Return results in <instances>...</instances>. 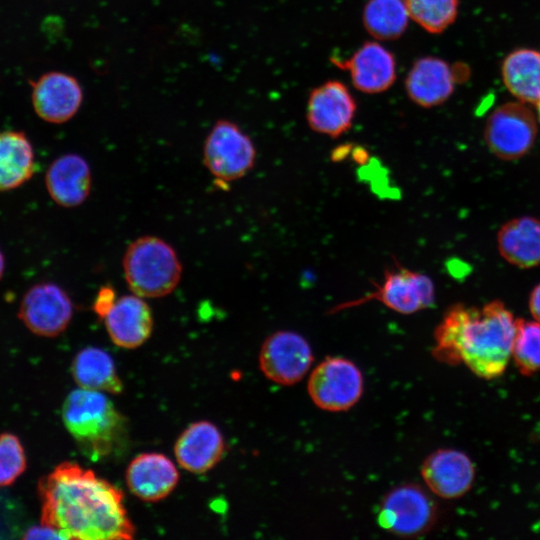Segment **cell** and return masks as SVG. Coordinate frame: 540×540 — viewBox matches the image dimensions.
<instances>
[{
  "instance_id": "obj_1",
  "label": "cell",
  "mask_w": 540,
  "mask_h": 540,
  "mask_svg": "<svg viewBox=\"0 0 540 540\" xmlns=\"http://www.w3.org/2000/svg\"><path fill=\"white\" fill-rule=\"evenodd\" d=\"M41 524L63 539H132L135 527L123 493L92 470L74 462L56 466L38 484Z\"/></svg>"
},
{
  "instance_id": "obj_2",
  "label": "cell",
  "mask_w": 540,
  "mask_h": 540,
  "mask_svg": "<svg viewBox=\"0 0 540 540\" xmlns=\"http://www.w3.org/2000/svg\"><path fill=\"white\" fill-rule=\"evenodd\" d=\"M516 321L499 300L482 307L455 304L435 329L433 356L449 365L464 363L480 378H496L512 357Z\"/></svg>"
},
{
  "instance_id": "obj_3",
  "label": "cell",
  "mask_w": 540,
  "mask_h": 540,
  "mask_svg": "<svg viewBox=\"0 0 540 540\" xmlns=\"http://www.w3.org/2000/svg\"><path fill=\"white\" fill-rule=\"evenodd\" d=\"M61 414L83 453L94 460L110 455L124 443V418L103 392L73 390L66 397Z\"/></svg>"
},
{
  "instance_id": "obj_4",
  "label": "cell",
  "mask_w": 540,
  "mask_h": 540,
  "mask_svg": "<svg viewBox=\"0 0 540 540\" xmlns=\"http://www.w3.org/2000/svg\"><path fill=\"white\" fill-rule=\"evenodd\" d=\"M122 266L130 291L143 298H160L173 292L183 270L175 249L151 235L138 237L128 245Z\"/></svg>"
},
{
  "instance_id": "obj_5",
  "label": "cell",
  "mask_w": 540,
  "mask_h": 540,
  "mask_svg": "<svg viewBox=\"0 0 540 540\" xmlns=\"http://www.w3.org/2000/svg\"><path fill=\"white\" fill-rule=\"evenodd\" d=\"M371 300H376L397 313L409 315L434 303L435 287L427 275L394 262L385 270L383 279L379 285H375V290L357 300L342 303L331 312L352 308Z\"/></svg>"
},
{
  "instance_id": "obj_6",
  "label": "cell",
  "mask_w": 540,
  "mask_h": 540,
  "mask_svg": "<svg viewBox=\"0 0 540 540\" xmlns=\"http://www.w3.org/2000/svg\"><path fill=\"white\" fill-rule=\"evenodd\" d=\"M256 149L237 124L218 120L207 135L203 146V163L222 182H232L245 176L254 166Z\"/></svg>"
},
{
  "instance_id": "obj_7",
  "label": "cell",
  "mask_w": 540,
  "mask_h": 540,
  "mask_svg": "<svg viewBox=\"0 0 540 540\" xmlns=\"http://www.w3.org/2000/svg\"><path fill=\"white\" fill-rule=\"evenodd\" d=\"M536 135L535 116L520 101L497 107L487 119L484 131L489 150L503 160L524 156L532 148Z\"/></svg>"
},
{
  "instance_id": "obj_8",
  "label": "cell",
  "mask_w": 540,
  "mask_h": 540,
  "mask_svg": "<svg viewBox=\"0 0 540 540\" xmlns=\"http://www.w3.org/2000/svg\"><path fill=\"white\" fill-rule=\"evenodd\" d=\"M437 507L430 495L416 484L392 489L384 497L378 513V524L399 536H417L435 523Z\"/></svg>"
},
{
  "instance_id": "obj_9",
  "label": "cell",
  "mask_w": 540,
  "mask_h": 540,
  "mask_svg": "<svg viewBox=\"0 0 540 540\" xmlns=\"http://www.w3.org/2000/svg\"><path fill=\"white\" fill-rule=\"evenodd\" d=\"M363 392V376L350 360L329 357L311 373L308 393L316 406L326 411H345L354 406Z\"/></svg>"
},
{
  "instance_id": "obj_10",
  "label": "cell",
  "mask_w": 540,
  "mask_h": 540,
  "mask_svg": "<svg viewBox=\"0 0 540 540\" xmlns=\"http://www.w3.org/2000/svg\"><path fill=\"white\" fill-rule=\"evenodd\" d=\"M74 306L70 296L53 282L32 285L23 295L18 317L32 333L55 337L70 324Z\"/></svg>"
},
{
  "instance_id": "obj_11",
  "label": "cell",
  "mask_w": 540,
  "mask_h": 540,
  "mask_svg": "<svg viewBox=\"0 0 540 540\" xmlns=\"http://www.w3.org/2000/svg\"><path fill=\"white\" fill-rule=\"evenodd\" d=\"M312 362L311 346L294 331L272 333L260 349L261 371L268 379L281 385H292L302 380Z\"/></svg>"
},
{
  "instance_id": "obj_12",
  "label": "cell",
  "mask_w": 540,
  "mask_h": 540,
  "mask_svg": "<svg viewBox=\"0 0 540 540\" xmlns=\"http://www.w3.org/2000/svg\"><path fill=\"white\" fill-rule=\"evenodd\" d=\"M356 111L357 104L347 86L328 80L310 92L306 118L314 132L336 138L350 129Z\"/></svg>"
},
{
  "instance_id": "obj_13",
  "label": "cell",
  "mask_w": 540,
  "mask_h": 540,
  "mask_svg": "<svg viewBox=\"0 0 540 540\" xmlns=\"http://www.w3.org/2000/svg\"><path fill=\"white\" fill-rule=\"evenodd\" d=\"M467 76L468 68L462 64L452 67L437 57H421L408 72L405 89L414 103L431 108L445 102L453 93L456 83Z\"/></svg>"
},
{
  "instance_id": "obj_14",
  "label": "cell",
  "mask_w": 540,
  "mask_h": 540,
  "mask_svg": "<svg viewBox=\"0 0 540 540\" xmlns=\"http://www.w3.org/2000/svg\"><path fill=\"white\" fill-rule=\"evenodd\" d=\"M31 101L39 118L48 123L61 124L78 112L83 92L76 78L53 71L41 75L32 83Z\"/></svg>"
},
{
  "instance_id": "obj_15",
  "label": "cell",
  "mask_w": 540,
  "mask_h": 540,
  "mask_svg": "<svg viewBox=\"0 0 540 540\" xmlns=\"http://www.w3.org/2000/svg\"><path fill=\"white\" fill-rule=\"evenodd\" d=\"M335 65L350 73L352 83L363 93L376 94L388 90L396 79L395 57L374 41L361 45L349 58H332Z\"/></svg>"
},
{
  "instance_id": "obj_16",
  "label": "cell",
  "mask_w": 540,
  "mask_h": 540,
  "mask_svg": "<svg viewBox=\"0 0 540 540\" xmlns=\"http://www.w3.org/2000/svg\"><path fill=\"white\" fill-rule=\"evenodd\" d=\"M421 474L434 494L444 499H456L470 490L475 478V468L464 452L439 449L424 460Z\"/></svg>"
},
{
  "instance_id": "obj_17",
  "label": "cell",
  "mask_w": 540,
  "mask_h": 540,
  "mask_svg": "<svg viewBox=\"0 0 540 540\" xmlns=\"http://www.w3.org/2000/svg\"><path fill=\"white\" fill-rule=\"evenodd\" d=\"M45 187L50 198L59 206L74 208L89 197L92 186L88 162L75 153L54 159L45 173Z\"/></svg>"
},
{
  "instance_id": "obj_18",
  "label": "cell",
  "mask_w": 540,
  "mask_h": 540,
  "mask_svg": "<svg viewBox=\"0 0 540 540\" xmlns=\"http://www.w3.org/2000/svg\"><path fill=\"white\" fill-rule=\"evenodd\" d=\"M125 480L137 498L156 502L166 498L176 487L179 474L174 463L160 453H142L127 466Z\"/></svg>"
},
{
  "instance_id": "obj_19",
  "label": "cell",
  "mask_w": 540,
  "mask_h": 540,
  "mask_svg": "<svg viewBox=\"0 0 540 540\" xmlns=\"http://www.w3.org/2000/svg\"><path fill=\"white\" fill-rule=\"evenodd\" d=\"M112 342L125 349H134L145 343L153 330L150 306L136 294L117 298L103 318Z\"/></svg>"
},
{
  "instance_id": "obj_20",
  "label": "cell",
  "mask_w": 540,
  "mask_h": 540,
  "mask_svg": "<svg viewBox=\"0 0 540 540\" xmlns=\"http://www.w3.org/2000/svg\"><path fill=\"white\" fill-rule=\"evenodd\" d=\"M224 448V439L217 426L209 421H198L180 434L174 445V454L183 469L200 474L220 461Z\"/></svg>"
},
{
  "instance_id": "obj_21",
  "label": "cell",
  "mask_w": 540,
  "mask_h": 540,
  "mask_svg": "<svg viewBox=\"0 0 540 540\" xmlns=\"http://www.w3.org/2000/svg\"><path fill=\"white\" fill-rule=\"evenodd\" d=\"M497 244L501 256L520 268L540 264V221L523 216L507 221L500 228Z\"/></svg>"
},
{
  "instance_id": "obj_22",
  "label": "cell",
  "mask_w": 540,
  "mask_h": 540,
  "mask_svg": "<svg viewBox=\"0 0 540 540\" xmlns=\"http://www.w3.org/2000/svg\"><path fill=\"white\" fill-rule=\"evenodd\" d=\"M36 168L33 146L22 131H0V192L28 182Z\"/></svg>"
},
{
  "instance_id": "obj_23",
  "label": "cell",
  "mask_w": 540,
  "mask_h": 540,
  "mask_svg": "<svg viewBox=\"0 0 540 540\" xmlns=\"http://www.w3.org/2000/svg\"><path fill=\"white\" fill-rule=\"evenodd\" d=\"M502 79L509 92L522 103L540 100V51L517 49L504 59Z\"/></svg>"
},
{
  "instance_id": "obj_24",
  "label": "cell",
  "mask_w": 540,
  "mask_h": 540,
  "mask_svg": "<svg viewBox=\"0 0 540 540\" xmlns=\"http://www.w3.org/2000/svg\"><path fill=\"white\" fill-rule=\"evenodd\" d=\"M72 374L80 388L112 394L123 389L111 355L98 347H86L75 355Z\"/></svg>"
},
{
  "instance_id": "obj_25",
  "label": "cell",
  "mask_w": 540,
  "mask_h": 540,
  "mask_svg": "<svg viewBox=\"0 0 540 540\" xmlns=\"http://www.w3.org/2000/svg\"><path fill=\"white\" fill-rule=\"evenodd\" d=\"M409 18L404 0H369L363 10L364 27L378 40L402 36Z\"/></svg>"
},
{
  "instance_id": "obj_26",
  "label": "cell",
  "mask_w": 540,
  "mask_h": 540,
  "mask_svg": "<svg viewBox=\"0 0 540 540\" xmlns=\"http://www.w3.org/2000/svg\"><path fill=\"white\" fill-rule=\"evenodd\" d=\"M409 17L429 33L443 32L456 19L459 0H404Z\"/></svg>"
},
{
  "instance_id": "obj_27",
  "label": "cell",
  "mask_w": 540,
  "mask_h": 540,
  "mask_svg": "<svg viewBox=\"0 0 540 540\" xmlns=\"http://www.w3.org/2000/svg\"><path fill=\"white\" fill-rule=\"evenodd\" d=\"M512 357L523 375L540 371V323L517 319Z\"/></svg>"
},
{
  "instance_id": "obj_28",
  "label": "cell",
  "mask_w": 540,
  "mask_h": 540,
  "mask_svg": "<svg viewBox=\"0 0 540 540\" xmlns=\"http://www.w3.org/2000/svg\"><path fill=\"white\" fill-rule=\"evenodd\" d=\"M26 469L24 448L11 433L0 435V486L12 484Z\"/></svg>"
},
{
  "instance_id": "obj_29",
  "label": "cell",
  "mask_w": 540,
  "mask_h": 540,
  "mask_svg": "<svg viewBox=\"0 0 540 540\" xmlns=\"http://www.w3.org/2000/svg\"><path fill=\"white\" fill-rule=\"evenodd\" d=\"M117 300L116 292L110 285L102 286L94 300L93 310L101 318H104Z\"/></svg>"
},
{
  "instance_id": "obj_30",
  "label": "cell",
  "mask_w": 540,
  "mask_h": 540,
  "mask_svg": "<svg viewBox=\"0 0 540 540\" xmlns=\"http://www.w3.org/2000/svg\"><path fill=\"white\" fill-rule=\"evenodd\" d=\"M24 539H63V537L54 529L45 525L34 526L28 529L24 536Z\"/></svg>"
},
{
  "instance_id": "obj_31",
  "label": "cell",
  "mask_w": 540,
  "mask_h": 540,
  "mask_svg": "<svg viewBox=\"0 0 540 540\" xmlns=\"http://www.w3.org/2000/svg\"><path fill=\"white\" fill-rule=\"evenodd\" d=\"M529 309L535 321L540 323V283L530 293Z\"/></svg>"
},
{
  "instance_id": "obj_32",
  "label": "cell",
  "mask_w": 540,
  "mask_h": 540,
  "mask_svg": "<svg viewBox=\"0 0 540 540\" xmlns=\"http://www.w3.org/2000/svg\"><path fill=\"white\" fill-rule=\"evenodd\" d=\"M4 272H5V257L2 250L0 249V280L2 279L4 275Z\"/></svg>"
},
{
  "instance_id": "obj_33",
  "label": "cell",
  "mask_w": 540,
  "mask_h": 540,
  "mask_svg": "<svg viewBox=\"0 0 540 540\" xmlns=\"http://www.w3.org/2000/svg\"><path fill=\"white\" fill-rule=\"evenodd\" d=\"M536 106H537L538 118L540 121V100L536 103Z\"/></svg>"
}]
</instances>
